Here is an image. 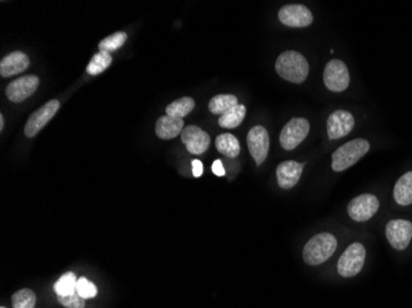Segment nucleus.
<instances>
[{"label": "nucleus", "mask_w": 412, "mask_h": 308, "mask_svg": "<svg viewBox=\"0 0 412 308\" xmlns=\"http://www.w3.org/2000/svg\"><path fill=\"white\" fill-rule=\"evenodd\" d=\"M3 128H4V116H3V113L0 115V130L3 131Z\"/></svg>", "instance_id": "7c9ffc66"}, {"label": "nucleus", "mask_w": 412, "mask_h": 308, "mask_svg": "<svg viewBox=\"0 0 412 308\" xmlns=\"http://www.w3.org/2000/svg\"><path fill=\"white\" fill-rule=\"evenodd\" d=\"M11 304L14 308H35L36 294L30 289L16 291L11 297Z\"/></svg>", "instance_id": "393cba45"}, {"label": "nucleus", "mask_w": 412, "mask_h": 308, "mask_svg": "<svg viewBox=\"0 0 412 308\" xmlns=\"http://www.w3.org/2000/svg\"><path fill=\"white\" fill-rule=\"evenodd\" d=\"M29 66H30V61L24 52H20V51L11 52L9 55L5 56L0 62V76L4 78L11 77V76L26 71Z\"/></svg>", "instance_id": "dca6fc26"}, {"label": "nucleus", "mask_w": 412, "mask_h": 308, "mask_svg": "<svg viewBox=\"0 0 412 308\" xmlns=\"http://www.w3.org/2000/svg\"><path fill=\"white\" fill-rule=\"evenodd\" d=\"M394 199L401 206L412 204V172L403 174L395 184Z\"/></svg>", "instance_id": "a211bd4d"}, {"label": "nucleus", "mask_w": 412, "mask_h": 308, "mask_svg": "<svg viewBox=\"0 0 412 308\" xmlns=\"http://www.w3.org/2000/svg\"><path fill=\"white\" fill-rule=\"evenodd\" d=\"M213 173L215 175H218V177H223L226 172H225V168H223V165H222V162L220 159H216L213 164Z\"/></svg>", "instance_id": "c85d7f7f"}, {"label": "nucleus", "mask_w": 412, "mask_h": 308, "mask_svg": "<svg viewBox=\"0 0 412 308\" xmlns=\"http://www.w3.org/2000/svg\"><path fill=\"white\" fill-rule=\"evenodd\" d=\"M354 118L346 110H337L327 118V135L330 140H340L353 130Z\"/></svg>", "instance_id": "f8f14e48"}, {"label": "nucleus", "mask_w": 412, "mask_h": 308, "mask_svg": "<svg viewBox=\"0 0 412 308\" xmlns=\"http://www.w3.org/2000/svg\"><path fill=\"white\" fill-rule=\"evenodd\" d=\"M111 62H113V57L110 56V53L99 51L88 64L86 72L91 76H96V74L104 72L105 69L109 68Z\"/></svg>", "instance_id": "b1692460"}, {"label": "nucleus", "mask_w": 412, "mask_h": 308, "mask_svg": "<svg viewBox=\"0 0 412 308\" xmlns=\"http://www.w3.org/2000/svg\"><path fill=\"white\" fill-rule=\"evenodd\" d=\"M310 131V123L306 118H294L283 127L281 132V145L286 150H293L303 142Z\"/></svg>", "instance_id": "39448f33"}, {"label": "nucleus", "mask_w": 412, "mask_h": 308, "mask_svg": "<svg viewBox=\"0 0 412 308\" xmlns=\"http://www.w3.org/2000/svg\"><path fill=\"white\" fill-rule=\"evenodd\" d=\"M59 304L66 308H84L86 306V299L82 296H79L77 291L74 294L69 296H57Z\"/></svg>", "instance_id": "cd10ccee"}, {"label": "nucleus", "mask_w": 412, "mask_h": 308, "mask_svg": "<svg viewBox=\"0 0 412 308\" xmlns=\"http://www.w3.org/2000/svg\"><path fill=\"white\" fill-rule=\"evenodd\" d=\"M337 250V240L333 235L323 232L313 236L305 245L303 250V262L317 267L327 262Z\"/></svg>", "instance_id": "f03ea898"}, {"label": "nucleus", "mask_w": 412, "mask_h": 308, "mask_svg": "<svg viewBox=\"0 0 412 308\" xmlns=\"http://www.w3.org/2000/svg\"><path fill=\"white\" fill-rule=\"evenodd\" d=\"M379 210V200L373 194H362L354 197L348 204L349 217L356 222H366Z\"/></svg>", "instance_id": "0eeeda50"}, {"label": "nucleus", "mask_w": 412, "mask_h": 308, "mask_svg": "<svg viewBox=\"0 0 412 308\" xmlns=\"http://www.w3.org/2000/svg\"><path fill=\"white\" fill-rule=\"evenodd\" d=\"M215 145L218 152L228 158H236L241 152L240 142L231 133H223L218 136Z\"/></svg>", "instance_id": "6ab92c4d"}, {"label": "nucleus", "mask_w": 412, "mask_h": 308, "mask_svg": "<svg viewBox=\"0 0 412 308\" xmlns=\"http://www.w3.org/2000/svg\"><path fill=\"white\" fill-rule=\"evenodd\" d=\"M39 78L36 76H25L18 78L14 82L6 86V96L13 103H23L36 91L39 86Z\"/></svg>", "instance_id": "ddd939ff"}, {"label": "nucleus", "mask_w": 412, "mask_h": 308, "mask_svg": "<svg viewBox=\"0 0 412 308\" xmlns=\"http://www.w3.org/2000/svg\"><path fill=\"white\" fill-rule=\"evenodd\" d=\"M77 282L78 279L74 272H66L56 281L54 290L57 296H69L77 291Z\"/></svg>", "instance_id": "5701e85b"}, {"label": "nucleus", "mask_w": 412, "mask_h": 308, "mask_svg": "<svg viewBox=\"0 0 412 308\" xmlns=\"http://www.w3.org/2000/svg\"><path fill=\"white\" fill-rule=\"evenodd\" d=\"M126 32H115V34L110 35V36L106 37L104 40H101L98 47H99V51H101V52H108V53H110V52L120 48V47L126 42Z\"/></svg>", "instance_id": "a878e982"}, {"label": "nucleus", "mask_w": 412, "mask_h": 308, "mask_svg": "<svg viewBox=\"0 0 412 308\" xmlns=\"http://www.w3.org/2000/svg\"><path fill=\"white\" fill-rule=\"evenodd\" d=\"M59 109V100H51L47 104L44 105L40 109L36 110L35 113H32L28 120V123L25 125V128H24L25 136H36L37 133L41 131L42 128L47 125V123L50 121L51 118L55 116Z\"/></svg>", "instance_id": "9d476101"}, {"label": "nucleus", "mask_w": 412, "mask_h": 308, "mask_svg": "<svg viewBox=\"0 0 412 308\" xmlns=\"http://www.w3.org/2000/svg\"><path fill=\"white\" fill-rule=\"evenodd\" d=\"M1 308H5V307H1Z\"/></svg>", "instance_id": "2f4dec72"}, {"label": "nucleus", "mask_w": 412, "mask_h": 308, "mask_svg": "<svg viewBox=\"0 0 412 308\" xmlns=\"http://www.w3.org/2000/svg\"><path fill=\"white\" fill-rule=\"evenodd\" d=\"M349 72L347 66L340 59H332L323 71V83L327 89L333 93L344 91L349 86Z\"/></svg>", "instance_id": "423d86ee"}, {"label": "nucleus", "mask_w": 412, "mask_h": 308, "mask_svg": "<svg viewBox=\"0 0 412 308\" xmlns=\"http://www.w3.org/2000/svg\"><path fill=\"white\" fill-rule=\"evenodd\" d=\"M194 108V99L186 96V98H181V99L176 100L168 105L166 115L172 116V118H186V115H189Z\"/></svg>", "instance_id": "412c9836"}, {"label": "nucleus", "mask_w": 412, "mask_h": 308, "mask_svg": "<svg viewBox=\"0 0 412 308\" xmlns=\"http://www.w3.org/2000/svg\"><path fill=\"white\" fill-rule=\"evenodd\" d=\"M303 164L294 160H286L278 165L276 168V180L281 189L289 190L294 188L303 174Z\"/></svg>", "instance_id": "2eb2a0df"}, {"label": "nucleus", "mask_w": 412, "mask_h": 308, "mask_svg": "<svg viewBox=\"0 0 412 308\" xmlns=\"http://www.w3.org/2000/svg\"><path fill=\"white\" fill-rule=\"evenodd\" d=\"M181 142L186 145V150L191 154H203L208 150L211 140L208 133L203 131L200 127L191 125L184 127V130L181 132Z\"/></svg>", "instance_id": "4468645a"}, {"label": "nucleus", "mask_w": 412, "mask_h": 308, "mask_svg": "<svg viewBox=\"0 0 412 308\" xmlns=\"http://www.w3.org/2000/svg\"><path fill=\"white\" fill-rule=\"evenodd\" d=\"M191 165H193V175L195 178L201 177L203 175V164H201V162L198 160V159H195V160L191 162Z\"/></svg>", "instance_id": "c756f323"}, {"label": "nucleus", "mask_w": 412, "mask_h": 308, "mask_svg": "<svg viewBox=\"0 0 412 308\" xmlns=\"http://www.w3.org/2000/svg\"><path fill=\"white\" fill-rule=\"evenodd\" d=\"M236 105H238L237 96H232V94H220V96H213V99L210 100L208 110L213 115H223L228 110L235 108Z\"/></svg>", "instance_id": "aec40b11"}, {"label": "nucleus", "mask_w": 412, "mask_h": 308, "mask_svg": "<svg viewBox=\"0 0 412 308\" xmlns=\"http://www.w3.org/2000/svg\"><path fill=\"white\" fill-rule=\"evenodd\" d=\"M245 116V105H236L235 108H232L231 110H228L227 113L220 116V118H218V125L223 127V128H235V127L240 126Z\"/></svg>", "instance_id": "4be33fe9"}, {"label": "nucleus", "mask_w": 412, "mask_h": 308, "mask_svg": "<svg viewBox=\"0 0 412 308\" xmlns=\"http://www.w3.org/2000/svg\"><path fill=\"white\" fill-rule=\"evenodd\" d=\"M385 235L394 250H406L412 240V223L406 220H391L385 227Z\"/></svg>", "instance_id": "6e6552de"}, {"label": "nucleus", "mask_w": 412, "mask_h": 308, "mask_svg": "<svg viewBox=\"0 0 412 308\" xmlns=\"http://www.w3.org/2000/svg\"><path fill=\"white\" fill-rule=\"evenodd\" d=\"M366 260V248L362 243L349 245L341 255L337 263V270L341 277H353L361 272Z\"/></svg>", "instance_id": "20e7f679"}, {"label": "nucleus", "mask_w": 412, "mask_h": 308, "mask_svg": "<svg viewBox=\"0 0 412 308\" xmlns=\"http://www.w3.org/2000/svg\"><path fill=\"white\" fill-rule=\"evenodd\" d=\"M247 145L254 162L261 165L267 159L269 150V135L267 130L263 126L251 128L247 136Z\"/></svg>", "instance_id": "9b49d317"}, {"label": "nucleus", "mask_w": 412, "mask_h": 308, "mask_svg": "<svg viewBox=\"0 0 412 308\" xmlns=\"http://www.w3.org/2000/svg\"><path fill=\"white\" fill-rule=\"evenodd\" d=\"M278 18L281 24L289 28H308L313 21L311 11L305 5L300 4L283 6L278 13Z\"/></svg>", "instance_id": "1a4fd4ad"}, {"label": "nucleus", "mask_w": 412, "mask_h": 308, "mask_svg": "<svg viewBox=\"0 0 412 308\" xmlns=\"http://www.w3.org/2000/svg\"><path fill=\"white\" fill-rule=\"evenodd\" d=\"M77 292L83 299H94L98 294V287L86 277H79L77 282Z\"/></svg>", "instance_id": "bb28decb"}, {"label": "nucleus", "mask_w": 412, "mask_h": 308, "mask_svg": "<svg viewBox=\"0 0 412 308\" xmlns=\"http://www.w3.org/2000/svg\"><path fill=\"white\" fill-rule=\"evenodd\" d=\"M371 150L367 140L356 138L341 145L332 154V169L333 172H343L359 162Z\"/></svg>", "instance_id": "7ed1b4c3"}, {"label": "nucleus", "mask_w": 412, "mask_h": 308, "mask_svg": "<svg viewBox=\"0 0 412 308\" xmlns=\"http://www.w3.org/2000/svg\"><path fill=\"white\" fill-rule=\"evenodd\" d=\"M308 63L306 58L296 51L283 52L276 62V71L284 81L301 84L308 76Z\"/></svg>", "instance_id": "f257e3e1"}, {"label": "nucleus", "mask_w": 412, "mask_h": 308, "mask_svg": "<svg viewBox=\"0 0 412 308\" xmlns=\"http://www.w3.org/2000/svg\"><path fill=\"white\" fill-rule=\"evenodd\" d=\"M184 130L183 118H172V116H161L156 123V135L162 140H172L178 135H181Z\"/></svg>", "instance_id": "f3484780"}]
</instances>
